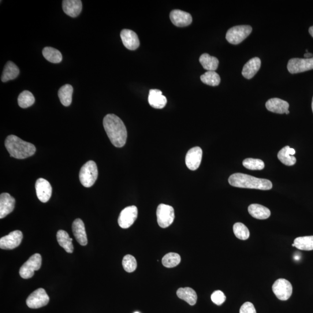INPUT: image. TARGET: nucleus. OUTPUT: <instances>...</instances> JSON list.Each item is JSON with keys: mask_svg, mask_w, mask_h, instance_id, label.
Segmentation results:
<instances>
[{"mask_svg": "<svg viewBox=\"0 0 313 313\" xmlns=\"http://www.w3.org/2000/svg\"><path fill=\"white\" fill-rule=\"evenodd\" d=\"M304 57L305 59L311 58L313 57V55L311 53H308V52H307V53H305L304 55Z\"/></svg>", "mask_w": 313, "mask_h": 313, "instance_id": "nucleus-40", "label": "nucleus"}, {"mask_svg": "<svg viewBox=\"0 0 313 313\" xmlns=\"http://www.w3.org/2000/svg\"><path fill=\"white\" fill-rule=\"evenodd\" d=\"M62 8L65 13L70 17L76 18L79 16L82 11V2L80 0H64Z\"/></svg>", "mask_w": 313, "mask_h": 313, "instance_id": "nucleus-20", "label": "nucleus"}, {"mask_svg": "<svg viewBox=\"0 0 313 313\" xmlns=\"http://www.w3.org/2000/svg\"><path fill=\"white\" fill-rule=\"evenodd\" d=\"M73 88L70 84L63 85L58 91V96L63 106H69L72 102Z\"/></svg>", "mask_w": 313, "mask_h": 313, "instance_id": "nucleus-28", "label": "nucleus"}, {"mask_svg": "<svg viewBox=\"0 0 313 313\" xmlns=\"http://www.w3.org/2000/svg\"><path fill=\"white\" fill-rule=\"evenodd\" d=\"M272 289L278 299L285 301L291 296L293 288L292 284L287 279L279 278L274 282Z\"/></svg>", "mask_w": 313, "mask_h": 313, "instance_id": "nucleus-8", "label": "nucleus"}, {"mask_svg": "<svg viewBox=\"0 0 313 313\" xmlns=\"http://www.w3.org/2000/svg\"><path fill=\"white\" fill-rule=\"evenodd\" d=\"M285 114H289V110L286 111V112H285Z\"/></svg>", "mask_w": 313, "mask_h": 313, "instance_id": "nucleus-43", "label": "nucleus"}, {"mask_svg": "<svg viewBox=\"0 0 313 313\" xmlns=\"http://www.w3.org/2000/svg\"><path fill=\"white\" fill-rule=\"evenodd\" d=\"M50 297L43 288H39L31 294L26 300V304L31 308L43 307L49 303Z\"/></svg>", "mask_w": 313, "mask_h": 313, "instance_id": "nucleus-9", "label": "nucleus"}, {"mask_svg": "<svg viewBox=\"0 0 313 313\" xmlns=\"http://www.w3.org/2000/svg\"><path fill=\"white\" fill-rule=\"evenodd\" d=\"M261 61L258 57L253 58L244 65L242 74L247 79H251L260 68Z\"/></svg>", "mask_w": 313, "mask_h": 313, "instance_id": "nucleus-22", "label": "nucleus"}, {"mask_svg": "<svg viewBox=\"0 0 313 313\" xmlns=\"http://www.w3.org/2000/svg\"><path fill=\"white\" fill-rule=\"evenodd\" d=\"M20 69L18 66L13 62L9 61L6 63L4 68L2 76V81L4 83L7 81L16 79L20 74Z\"/></svg>", "mask_w": 313, "mask_h": 313, "instance_id": "nucleus-25", "label": "nucleus"}, {"mask_svg": "<svg viewBox=\"0 0 313 313\" xmlns=\"http://www.w3.org/2000/svg\"><path fill=\"white\" fill-rule=\"evenodd\" d=\"M229 183L234 187L269 191L273 187L270 181L241 173L234 174L229 177Z\"/></svg>", "mask_w": 313, "mask_h": 313, "instance_id": "nucleus-2", "label": "nucleus"}, {"mask_svg": "<svg viewBox=\"0 0 313 313\" xmlns=\"http://www.w3.org/2000/svg\"><path fill=\"white\" fill-rule=\"evenodd\" d=\"M240 313H256V311L254 305L247 301L241 305Z\"/></svg>", "mask_w": 313, "mask_h": 313, "instance_id": "nucleus-39", "label": "nucleus"}, {"mask_svg": "<svg viewBox=\"0 0 313 313\" xmlns=\"http://www.w3.org/2000/svg\"><path fill=\"white\" fill-rule=\"evenodd\" d=\"M98 176V167L94 162L85 163L80 170L79 178L81 184L85 188H90L94 185Z\"/></svg>", "mask_w": 313, "mask_h": 313, "instance_id": "nucleus-4", "label": "nucleus"}, {"mask_svg": "<svg viewBox=\"0 0 313 313\" xmlns=\"http://www.w3.org/2000/svg\"><path fill=\"white\" fill-rule=\"evenodd\" d=\"M292 247L303 251L313 250V236L299 237L294 240Z\"/></svg>", "mask_w": 313, "mask_h": 313, "instance_id": "nucleus-30", "label": "nucleus"}, {"mask_svg": "<svg viewBox=\"0 0 313 313\" xmlns=\"http://www.w3.org/2000/svg\"><path fill=\"white\" fill-rule=\"evenodd\" d=\"M233 232L235 236L241 240H247L250 236V233L247 227L243 223L240 222L235 223L233 226Z\"/></svg>", "mask_w": 313, "mask_h": 313, "instance_id": "nucleus-35", "label": "nucleus"}, {"mask_svg": "<svg viewBox=\"0 0 313 313\" xmlns=\"http://www.w3.org/2000/svg\"><path fill=\"white\" fill-rule=\"evenodd\" d=\"M252 31V28L249 25L234 26L227 31L226 39L229 43L237 45L247 38Z\"/></svg>", "mask_w": 313, "mask_h": 313, "instance_id": "nucleus-5", "label": "nucleus"}, {"mask_svg": "<svg viewBox=\"0 0 313 313\" xmlns=\"http://www.w3.org/2000/svg\"><path fill=\"white\" fill-rule=\"evenodd\" d=\"M134 313H139V312H137V311H136V312H134Z\"/></svg>", "mask_w": 313, "mask_h": 313, "instance_id": "nucleus-44", "label": "nucleus"}, {"mask_svg": "<svg viewBox=\"0 0 313 313\" xmlns=\"http://www.w3.org/2000/svg\"><path fill=\"white\" fill-rule=\"evenodd\" d=\"M148 101L150 105L155 109H162L166 105V97L159 89H151L149 92Z\"/></svg>", "mask_w": 313, "mask_h": 313, "instance_id": "nucleus-19", "label": "nucleus"}, {"mask_svg": "<svg viewBox=\"0 0 313 313\" xmlns=\"http://www.w3.org/2000/svg\"><path fill=\"white\" fill-rule=\"evenodd\" d=\"M35 102V98L32 92L29 91H24L21 93L18 96V103L19 106L23 109L31 107Z\"/></svg>", "mask_w": 313, "mask_h": 313, "instance_id": "nucleus-33", "label": "nucleus"}, {"mask_svg": "<svg viewBox=\"0 0 313 313\" xmlns=\"http://www.w3.org/2000/svg\"><path fill=\"white\" fill-rule=\"evenodd\" d=\"M226 297L221 290H216L211 295V300L217 305H220L225 302Z\"/></svg>", "mask_w": 313, "mask_h": 313, "instance_id": "nucleus-38", "label": "nucleus"}, {"mask_svg": "<svg viewBox=\"0 0 313 313\" xmlns=\"http://www.w3.org/2000/svg\"><path fill=\"white\" fill-rule=\"evenodd\" d=\"M311 107H312V112H313V98H312V100Z\"/></svg>", "mask_w": 313, "mask_h": 313, "instance_id": "nucleus-42", "label": "nucleus"}, {"mask_svg": "<svg viewBox=\"0 0 313 313\" xmlns=\"http://www.w3.org/2000/svg\"><path fill=\"white\" fill-rule=\"evenodd\" d=\"M289 103L279 98H272L266 103V109L275 113L284 114L288 110Z\"/></svg>", "mask_w": 313, "mask_h": 313, "instance_id": "nucleus-21", "label": "nucleus"}, {"mask_svg": "<svg viewBox=\"0 0 313 313\" xmlns=\"http://www.w3.org/2000/svg\"><path fill=\"white\" fill-rule=\"evenodd\" d=\"M42 258L39 253H35L21 267L20 274L24 279L32 278L35 271L39 270L42 266Z\"/></svg>", "mask_w": 313, "mask_h": 313, "instance_id": "nucleus-6", "label": "nucleus"}, {"mask_svg": "<svg viewBox=\"0 0 313 313\" xmlns=\"http://www.w3.org/2000/svg\"><path fill=\"white\" fill-rule=\"evenodd\" d=\"M170 19L175 26L181 28L191 25L193 21L191 14L180 10L171 11Z\"/></svg>", "mask_w": 313, "mask_h": 313, "instance_id": "nucleus-15", "label": "nucleus"}, {"mask_svg": "<svg viewBox=\"0 0 313 313\" xmlns=\"http://www.w3.org/2000/svg\"><path fill=\"white\" fill-rule=\"evenodd\" d=\"M72 230L78 243L82 246L87 245L88 239L83 221L80 219H76L73 223Z\"/></svg>", "mask_w": 313, "mask_h": 313, "instance_id": "nucleus-18", "label": "nucleus"}, {"mask_svg": "<svg viewBox=\"0 0 313 313\" xmlns=\"http://www.w3.org/2000/svg\"><path fill=\"white\" fill-rule=\"evenodd\" d=\"M203 158V150L200 147L190 149L186 155V166L189 170L195 171L199 169Z\"/></svg>", "mask_w": 313, "mask_h": 313, "instance_id": "nucleus-13", "label": "nucleus"}, {"mask_svg": "<svg viewBox=\"0 0 313 313\" xmlns=\"http://www.w3.org/2000/svg\"><path fill=\"white\" fill-rule=\"evenodd\" d=\"M156 217L159 225L162 228H167L174 222L175 211L173 207L161 204L156 210Z\"/></svg>", "mask_w": 313, "mask_h": 313, "instance_id": "nucleus-7", "label": "nucleus"}, {"mask_svg": "<svg viewBox=\"0 0 313 313\" xmlns=\"http://www.w3.org/2000/svg\"><path fill=\"white\" fill-rule=\"evenodd\" d=\"M138 215V210L136 206L126 207L119 216L118 223L122 229H128L136 221Z\"/></svg>", "mask_w": 313, "mask_h": 313, "instance_id": "nucleus-11", "label": "nucleus"}, {"mask_svg": "<svg viewBox=\"0 0 313 313\" xmlns=\"http://www.w3.org/2000/svg\"><path fill=\"white\" fill-rule=\"evenodd\" d=\"M199 61L204 69L207 71H215V72L218 68V59L216 57H211L208 54L201 55Z\"/></svg>", "mask_w": 313, "mask_h": 313, "instance_id": "nucleus-29", "label": "nucleus"}, {"mask_svg": "<svg viewBox=\"0 0 313 313\" xmlns=\"http://www.w3.org/2000/svg\"><path fill=\"white\" fill-rule=\"evenodd\" d=\"M103 126L111 143L115 147L124 146L127 139V130L120 118L113 114H107L103 119Z\"/></svg>", "mask_w": 313, "mask_h": 313, "instance_id": "nucleus-1", "label": "nucleus"}, {"mask_svg": "<svg viewBox=\"0 0 313 313\" xmlns=\"http://www.w3.org/2000/svg\"><path fill=\"white\" fill-rule=\"evenodd\" d=\"M248 212L253 218L260 220L269 218L271 215L269 208L257 204L250 205L248 207Z\"/></svg>", "mask_w": 313, "mask_h": 313, "instance_id": "nucleus-24", "label": "nucleus"}, {"mask_svg": "<svg viewBox=\"0 0 313 313\" xmlns=\"http://www.w3.org/2000/svg\"><path fill=\"white\" fill-rule=\"evenodd\" d=\"M23 239V234L20 230H15L0 239V248L3 249H13L19 247Z\"/></svg>", "mask_w": 313, "mask_h": 313, "instance_id": "nucleus-12", "label": "nucleus"}, {"mask_svg": "<svg viewBox=\"0 0 313 313\" xmlns=\"http://www.w3.org/2000/svg\"><path fill=\"white\" fill-rule=\"evenodd\" d=\"M36 195L42 203H47L52 195V186L50 182L43 178H39L36 183Z\"/></svg>", "mask_w": 313, "mask_h": 313, "instance_id": "nucleus-14", "label": "nucleus"}, {"mask_svg": "<svg viewBox=\"0 0 313 313\" xmlns=\"http://www.w3.org/2000/svg\"><path fill=\"white\" fill-rule=\"evenodd\" d=\"M308 32L310 35L313 37V26L309 28Z\"/></svg>", "mask_w": 313, "mask_h": 313, "instance_id": "nucleus-41", "label": "nucleus"}, {"mask_svg": "<svg viewBox=\"0 0 313 313\" xmlns=\"http://www.w3.org/2000/svg\"><path fill=\"white\" fill-rule=\"evenodd\" d=\"M122 266L128 273H132L135 271L137 267V262L135 257L130 255H125L122 259Z\"/></svg>", "mask_w": 313, "mask_h": 313, "instance_id": "nucleus-37", "label": "nucleus"}, {"mask_svg": "<svg viewBox=\"0 0 313 313\" xmlns=\"http://www.w3.org/2000/svg\"><path fill=\"white\" fill-rule=\"evenodd\" d=\"M287 68L291 74L306 72L313 69V57L309 59L293 58L288 62Z\"/></svg>", "mask_w": 313, "mask_h": 313, "instance_id": "nucleus-10", "label": "nucleus"}, {"mask_svg": "<svg viewBox=\"0 0 313 313\" xmlns=\"http://www.w3.org/2000/svg\"><path fill=\"white\" fill-rule=\"evenodd\" d=\"M120 37L124 46L129 50H135L139 47L138 37L135 32L129 29L122 30Z\"/></svg>", "mask_w": 313, "mask_h": 313, "instance_id": "nucleus-17", "label": "nucleus"}, {"mask_svg": "<svg viewBox=\"0 0 313 313\" xmlns=\"http://www.w3.org/2000/svg\"><path fill=\"white\" fill-rule=\"evenodd\" d=\"M57 241L61 247L70 253L73 252L74 247L72 243L73 239L65 230H59L57 234Z\"/></svg>", "mask_w": 313, "mask_h": 313, "instance_id": "nucleus-26", "label": "nucleus"}, {"mask_svg": "<svg viewBox=\"0 0 313 313\" xmlns=\"http://www.w3.org/2000/svg\"><path fill=\"white\" fill-rule=\"evenodd\" d=\"M181 261L180 255L176 253L171 252L163 257L162 263L165 267L172 268L178 266L181 263Z\"/></svg>", "mask_w": 313, "mask_h": 313, "instance_id": "nucleus-34", "label": "nucleus"}, {"mask_svg": "<svg viewBox=\"0 0 313 313\" xmlns=\"http://www.w3.org/2000/svg\"><path fill=\"white\" fill-rule=\"evenodd\" d=\"M201 81L210 86H218L221 83V77L215 71H207L200 77Z\"/></svg>", "mask_w": 313, "mask_h": 313, "instance_id": "nucleus-32", "label": "nucleus"}, {"mask_svg": "<svg viewBox=\"0 0 313 313\" xmlns=\"http://www.w3.org/2000/svg\"><path fill=\"white\" fill-rule=\"evenodd\" d=\"M5 146L11 156L17 159L28 158L34 155L36 151L35 145L13 135L7 137Z\"/></svg>", "mask_w": 313, "mask_h": 313, "instance_id": "nucleus-3", "label": "nucleus"}, {"mask_svg": "<svg viewBox=\"0 0 313 313\" xmlns=\"http://www.w3.org/2000/svg\"><path fill=\"white\" fill-rule=\"evenodd\" d=\"M43 55L44 58L51 63H59L62 61L61 52L54 48L50 47L44 48Z\"/></svg>", "mask_w": 313, "mask_h": 313, "instance_id": "nucleus-31", "label": "nucleus"}, {"mask_svg": "<svg viewBox=\"0 0 313 313\" xmlns=\"http://www.w3.org/2000/svg\"><path fill=\"white\" fill-rule=\"evenodd\" d=\"M177 296L191 305H195L197 300V295L195 290L191 288H181L177 290Z\"/></svg>", "mask_w": 313, "mask_h": 313, "instance_id": "nucleus-27", "label": "nucleus"}, {"mask_svg": "<svg viewBox=\"0 0 313 313\" xmlns=\"http://www.w3.org/2000/svg\"><path fill=\"white\" fill-rule=\"evenodd\" d=\"M16 202V200L10 194H2L0 196V218H5L14 211Z\"/></svg>", "mask_w": 313, "mask_h": 313, "instance_id": "nucleus-16", "label": "nucleus"}, {"mask_svg": "<svg viewBox=\"0 0 313 313\" xmlns=\"http://www.w3.org/2000/svg\"><path fill=\"white\" fill-rule=\"evenodd\" d=\"M243 165L245 169L249 170H262L264 168L262 160L251 158L244 160Z\"/></svg>", "mask_w": 313, "mask_h": 313, "instance_id": "nucleus-36", "label": "nucleus"}, {"mask_svg": "<svg viewBox=\"0 0 313 313\" xmlns=\"http://www.w3.org/2000/svg\"><path fill=\"white\" fill-rule=\"evenodd\" d=\"M295 149L290 148L288 146H286L282 148L280 151L278 152L277 156L279 161L287 166H292L295 165L296 159L295 156H293L295 154Z\"/></svg>", "mask_w": 313, "mask_h": 313, "instance_id": "nucleus-23", "label": "nucleus"}]
</instances>
